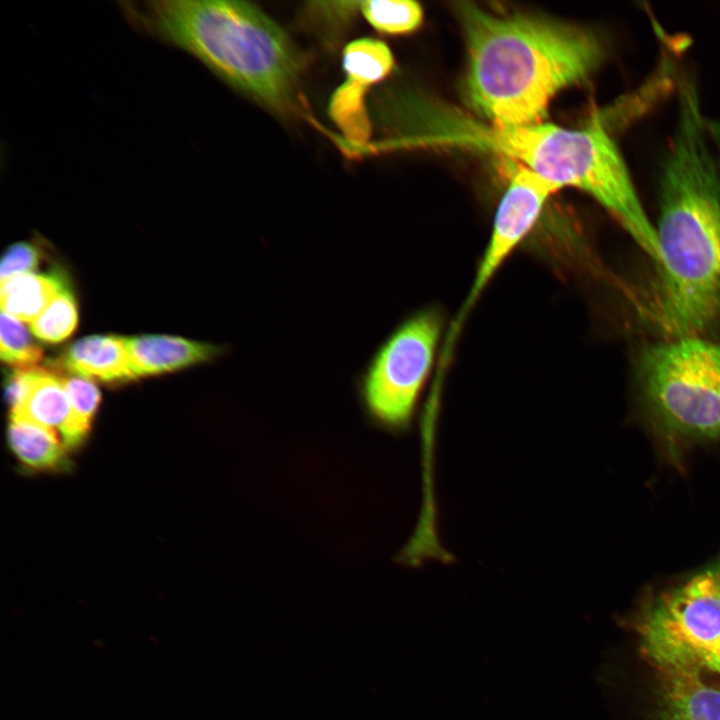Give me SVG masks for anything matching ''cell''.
<instances>
[{"mask_svg":"<svg viewBox=\"0 0 720 720\" xmlns=\"http://www.w3.org/2000/svg\"><path fill=\"white\" fill-rule=\"evenodd\" d=\"M676 112L657 181L659 280L648 312L665 338L706 336L720 322V121L686 75Z\"/></svg>","mask_w":720,"mask_h":720,"instance_id":"obj_1","label":"cell"},{"mask_svg":"<svg viewBox=\"0 0 720 720\" xmlns=\"http://www.w3.org/2000/svg\"><path fill=\"white\" fill-rule=\"evenodd\" d=\"M456 12L466 47L464 100L489 124L543 122L552 98L588 80L606 56L600 35L582 25L471 2L457 3Z\"/></svg>","mask_w":720,"mask_h":720,"instance_id":"obj_2","label":"cell"},{"mask_svg":"<svg viewBox=\"0 0 720 720\" xmlns=\"http://www.w3.org/2000/svg\"><path fill=\"white\" fill-rule=\"evenodd\" d=\"M135 30L181 49L264 107L294 105L302 57L282 27L255 4L233 0L119 2Z\"/></svg>","mask_w":720,"mask_h":720,"instance_id":"obj_3","label":"cell"},{"mask_svg":"<svg viewBox=\"0 0 720 720\" xmlns=\"http://www.w3.org/2000/svg\"><path fill=\"white\" fill-rule=\"evenodd\" d=\"M416 144L464 147L517 160L553 184L577 188L603 206L654 261L659 249L626 162L613 138L600 124L571 129L552 123L498 126L468 117L432 118Z\"/></svg>","mask_w":720,"mask_h":720,"instance_id":"obj_4","label":"cell"},{"mask_svg":"<svg viewBox=\"0 0 720 720\" xmlns=\"http://www.w3.org/2000/svg\"><path fill=\"white\" fill-rule=\"evenodd\" d=\"M635 372L649 409L667 429L720 436V340L664 338L640 351Z\"/></svg>","mask_w":720,"mask_h":720,"instance_id":"obj_5","label":"cell"},{"mask_svg":"<svg viewBox=\"0 0 720 720\" xmlns=\"http://www.w3.org/2000/svg\"><path fill=\"white\" fill-rule=\"evenodd\" d=\"M441 326L437 311L416 312L372 355L356 381L358 398L372 423L391 431L410 425L433 366Z\"/></svg>","mask_w":720,"mask_h":720,"instance_id":"obj_6","label":"cell"},{"mask_svg":"<svg viewBox=\"0 0 720 720\" xmlns=\"http://www.w3.org/2000/svg\"><path fill=\"white\" fill-rule=\"evenodd\" d=\"M647 655L660 667L698 669L720 643V574L706 572L662 594L641 625Z\"/></svg>","mask_w":720,"mask_h":720,"instance_id":"obj_7","label":"cell"},{"mask_svg":"<svg viewBox=\"0 0 720 720\" xmlns=\"http://www.w3.org/2000/svg\"><path fill=\"white\" fill-rule=\"evenodd\" d=\"M558 189L520 165L513 173L498 205L491 236L461 317L478 298L493 275L526 237L539 218L549 196Z\"/></svg>","mask_w":720,"mask_h":720,"instance_id":"obj_8","label":"cell"},{"mask_svg":"<svg viewBox=\"0 0 720 720\" xmlns=\"http://www.w3.org/2000/svg\"><path fill=\"white\" fill-rule=\"evenodd\" d=\"M6 396L10 418L62 429L70 403L61 377L48 368L16 369L9 377Z\"/></svg>","mask_w":720,"mask_h":720,"instance_id":"obj_9","label":"cell"},{"mask_svg":"<svg viewBox=\"0 0 720 720\" xmlns=\"http://www.w3.org/2000/svg\"><path fill=\"white\" fill-rule=\"evenodd\" d=\"M124 342L136 378L209 363L227 351L223 345L167 335L124 337Z\"/></svg>","mask_w":720,"mask_h":720,"instance_id":"obj_10","label":"cell"},{"mask_svg":"<svg viewBox=\"0 0 720 720\" xmlns=\"http://www.w3.org/2000/svg\"><path fill=\"white\" fill-rule=\"evenodd\" d=\"M48 368V367H47ZM49 369L106 383L136 379L124 337L92 335L75 341Z\"/></svg>","mask_w":720,"mask_h":720,"instance_id":"obj_11","label":"cell"},{"mask_svg":"<svg viewBox=\"0 0 720 720\" xmlns=\"http://www.w3.org/2000/svg\"><path fill=\"white\" fill-rule=\"evenodd\" d=\"M661 671L663 720H720V688L703 681L700 670Z\"/></svg>","mask_w":720,"mask_h":720,"instance_id":"obj_12","label":"cell"},{"mask_svg":"<svg viewBox=\"0 0 720 720\" xmlns=\"http://www.w3.org/2000/svg\"><path fill=\"white\" fill-rule=\"evenodd\" d=\"M7 435L14 454L33 470L62 471L71 464L67 448L58 439L54 429L10 418Z\"/></svg>","mask_w":720,"mask_h":720,"instance_id":"obj_13","label":"cell"},{"mask_svg":"<svg viewBox=\"0 0 720 720\" xmlns=\"http://www.w3.org/2000/svg\"><path fill=\"white\" fill-rule=\"evenodd\" d=\"M67 287L65 278L57 272L15 276L1 283V310L30 324Z\"/></svg>","mask_w":720,"mask_h":720,"instance_id":"obj_14","label":"cell"},{"mask_svg":"<svg viewBox=\"0 0 720 720\" xmlns=\"http://www.w3.org/2000/svg\"><path fill=\"white\" fill-rule=\"evenodd\" d=\"M55 373L61 377L70 403L69 416L60 433L64 446L71 450L80 446L90 430L100 402V391L94 380L89 378L64 372Z\"/></svg>","mask_w":720,"mask_h":720,"instance_id":"obj_15","label":"cell"},{"mask_svg":"<svg viewBox=\"0 0 720 720\" xmlns=\"http://www.w3.org/2000/svg\"><path fill=\"white\" fill-rule=\"evenodd\" d=\"M394 65L390 48L377 39H356L343 50L342 67L347 79L366 88L388 77Z\"/></svg>","mask_w":720,"mask_h":720,"instance_id":"obj_16","label":"cell"},{"mask_svg":"<svg viewBox=\"0 0 720 720\" xmlns=\"http://www.w3.org/2000/svg\"><path fill=\"white\" fill-rule=\"evenodd\" d=\"M366 89L346 79L334 91L329 101V115L344 135L355 144L365 142L371 132L364 101Z\"/></svg>","mask_w":720,"mask_h":720,"instance_id":"obj_17","label":"cell"},{"mask_svg":"<svg viewBox=\"0 0 720 720\" xmlns=\"http://www.w3.org/2000/svg\"><path fill=\"white\" fill-rule=\"evenodd\" d=\"M359 9L376 31L387 35L409 34L423 21L422 7L410 0L363 1L359 2Z\"/></svg>","mask_w":720,"mask_h":720,"instance_id":"obj_18","label":"cell"},{"mask_svg":"<svg viewBox=\"0 0 720 720\" xmlns=\"http://www.w3.org/2000/svg\"><path fill=\"white\" fill-rule=\"evenodd\" d=\"M77 323V303L67 287L29 324V330L44 342L57 343L68 338L76 329Z\"/></svg>","mask_w":720,"mask_h":720,"instance_id":"obj_19","label":"cell"},{"mask_svg":"<svg viewBox=\"0 0 720 720\" xmlns=\"http://www.w3.org/2000/svg\"><path fill=\"white\" fill-rule=\"evenodd\" d=\"M0 356L3 362L22 370L38 367L43 358L42 348L22 321L4 312L0 317Z\"/></svg>","mask_w":720,"mask_h":720,"instance_id":"obj_20","label":"cell"},{"mask_svg":"<svg viewBox=\"0 0 720 720\" xmlns=\"http://www.w3.org/2000/svg\"><path fill=\"white\" fill-rule=\"evenodd\" d=\"M38 248L29 241H20L9 246L1 259V283L21 274L34 272L41 260Z\"/></svg>","mask_w":720,"mask_h":720,"instance_id":"obj_21","label":"cell"},{"mask_svg":"<svg viewBox=\"0 0 720 720\" xmlns=\"http://www.w3.org/2000/svg\"><path fill=\"white\" fill-rule=\"evenodd\" d=\"M698 668L699 670L705 668L720 674V643L700 660Z\"/></svg>","mask_w":720,"mask_h":720,"instance_id":"obj_22","label":"cell"}]
</instances>
